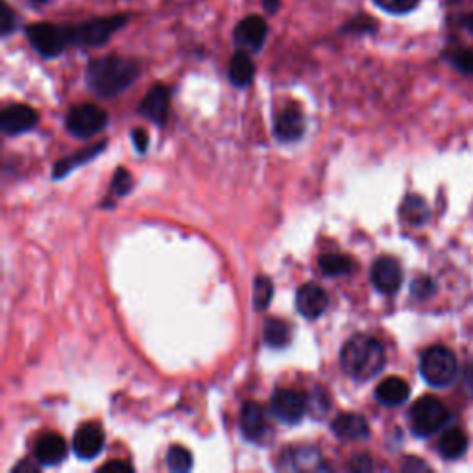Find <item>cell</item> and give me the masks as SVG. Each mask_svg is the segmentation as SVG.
Wrapping results in <instances>:
<instances>
[{
    "label": "cell",
    "instance_id": "1",
    "mask_svg": "<svg viewBox=\"0 0 473 473\" xmlns=\"http://www.w3.org/2000/svg\"><path fill=\"white\" fill-rule=\"evenodd\" d=\"M141 74L139 62L110 54L91 60L85 69L87 87L100 98H112L126 91Z\"/></svg>",
    "mask_w": 473,
    "mask_h": 473
},
{
    "label": "cell",
    "instance_id": "2",
    "mask_svg": "<svg viewBox=\"0 0 473 473\" xmlns=\"http://www.w3.org/2000/svg\"><path fill=\"white\" fill-rule=\"evenodd\" d=\"M340 366L350 378L357 381H368L383 370L385 350L372 337L355 335L344 344L340 351Z\"/></svg>",
    "mask_w": 473,
    "mask_h": 473
},
{
    "label": "cell",
    "instance_id": "3",
    "mask_svg": "<svg viewBox=\"0 0 473 473\" xmlns=\"http://www.w3.org/2000/svg\"><path fill=\"white\" fill-rule=\"evenodd\" d=\"M130 23V15L115 14L102 15L78 25H65V35L69 46L98 48L106 44L119 30Z\"/></svg>",
    "mask_w": 473,
    "mask_h": 473
},
{
    "label": "cell",
    "instance_id": "4",
    "mask_svg": "<svg viewBox=\"0 0 473 473\" xmlns=\"http://www.w3.org/2000/svg\"><path fill=\"white\" fill-rule=\"evenodd\" d=\"M409 422L416 437H431L449 422V410L439 398L424 396L410 407Z\"/></svg>",
    "mask_w": 473,
    "mask_h": 473
},
{
    "label": "cell",
    "instance_id": "5",
    "mask_svg": "<svg viewBox=\"0 0 473 473\" xmlns=\"http://www.w3.org/2000/svg\"><path fill=\"white\" fill-rule=\"evenodd\" d=\"M457 357L451 350L444 346L429 348L419 360V372L428 385L442 389L453 383L457 376Z\"/></svg>",
    "mask_w": 473,
    "mask_h": 473
},
{
    "label": "cell",
    "instance_id": "6",
    "mask_svg": "<svg viewBox=\"0 0 473 473\" xmlns=\"http://www.w3.org/2000/svg\"><path fill=\"white\" fill-rule=\"evenodd\" d=\"M25 35L32 48L44 60H54L69 48L65 25L34 23L25 26Z\"/></svg>",
    "mask_w": 473,
    "mask_h": 473
},
{
    "label": "cell",
    "instance_id": "7",
    "mask_svg": "<svg viewBox=\"0 0 473 473\" xmlns=\"http://www.w3.org/2000/svg\"><path fill=\"white\" fill-rule=\"evenodd\" d=\"M106 124L108 113L100 106H94V103H80V106H74L65 119L67 130L80 139L93 137L94 133L106 128Z\"/></svg>",
    "mask_w": 473,
    "mask_h": 473
},
{
    "label": "cell",
    "instance_id": "8",
    "mask_svg": "<svg viewBox=\"0 0 473 473\" xmlns=\"http://www.w3.org/2000/svg\"><path fill=\"white\" fill-rule=\"evenodd\" d=\"M267 37H269L267 19L255 14L241 19L233 28V43L237 44L239 50H244L248 54L250 52L251 54L261 52L267 43Z\"/></svg>",
    "mask_w": 473,
    "mask_h": 473
},
{
    "label": "cell",
    "instance_id": "9",
    "mask_svg": "<svg viewBox=\"0 0 473 473\" xmlns=\"http://www.w3.org/2000/svg\"><path fill=\"white\" fill-rule=\"evenodd\" d=\"M271 410L280 419V422H283L287 426H294L303 418V414L307 410V401H305L303 394L291 390V389H281V390L274 392V396L271 399Z\"/></svg>",
    "mask_w": 473,
    "mask_h": 473
},
{
    "label": "cell",
    "instance_id": "10",
    "mask_svg": "<svg viewBox=\"0 0 473 473\" xmlns=\"http://www.w3.org/2000/svg\"><path fill=\"white\" fill-rule=\"evenodd\" d=\"M171 112V91L169 87L153 85L139 103V113L155 124H165Z\"/></svg>",
    "mask_w": 473,
    "mask_h": 473
},
{
    "label": "cell",
    "instance_id": "11",
    "mask_svg": "<svg viewBox=\"0 0 473 473\" xmlns=\"http://www.w3.org/2000/svg\"><path fill=\"white\" fill-rule=\"evenodd\" d=\"M370 280L381 294H394L401 287L403 271L394 257H379L374 262Z\"/></svg>",
    "mask_w": 473,
    "mask_h": 473
},
{
    "label": "cell",
    "instance_id": "12",
    "mask_svg": "<svg viewBox=\"0 0 473 473\" xmlns=\"http://www.w3.org/2000/svg\"><path fill=\"white\" fill-rule=\"evenodd\" d=\"M328 305H330L328 292L319 285L305 283L296 292V307L301 317H305L309 320L322 317Z\"/></svg>",
    "mask_w": 473,
    "mask_h": 473
},
{
    "label": "cell",
    "instance_id": "13",
    "mask_svg": "<svg viewBox=\"0 0 473 473\" xmlns=\"http://www.w3.org/2000/svg\"><path fill=\"white\" fill-rule=\"evenodd\" d=\"M39 121V115L34 108L25 106V103H14L8 106L3 115H0V128L6 135H21L32 130Z\"/></svg>",
    "mask_w": 473,
    "mask_h": 473
},
{
    "label": "cell",
    "instance_id": "14",
    "mask_svg": "<svg viewBox=\"0 0 473 473\" xmlns=\"http://www.w3.org/2000/svg\"><path fill=\"white\" fill-rule=\"evenodd\" d=\"M103 431L100 429L98 424H84L73 440V451L78 458L82 460H91L94 457L100 455V451L103 449Z\"/></svg>",
    "mask_w": 473,
    "mask_h": 473
},
{
    "label": "cell",
    "instance_id": "15",
    "mask_svg": "<svg viewBox=\"0 0 473 473\" xmlns=\"http://www.w3.org/2000/svg\"><path fill=\"white\" fill-rule=\"evenodd\" d=\"M303 130H305V119H303L300 106H296V103L287 106L278 115L276 124H274V133L283 143L298 141L303 135Z\"/></svg>",
    "mask_w": 473,
    "mask_h": 473
},
{
    "label": "cell",
    "instance_id": "16",
    "mask_svg": "<svg viewBox=\"0 0 473 473\" xmlns=\"http://www.w3.org/2000/svg\"><path fill=\"white\" fill-rule=\"evenodd\" d=\"M267 419H265V409L259 403H246L241 410V433L246 440L257 442L267 435Z\"/></svg>",
    "mask_w": 473,
    "mask_h": 473
},
{
    "label": "cell",
    "instance_id": "17",
    "mask_svg": "<svg viewBox=\"0 0 473 473\" xmlns=\"http://www.w3.org/2000/svg\"><path fill=\"white\" fill-rule=\"evenodd\" d=\"M65 455H67V444L56 433L43 435L34 448V457L43 466H56L65 458Z\"/></svg>",
    "mask_w": 473,
    "mask_h": 473
},
{
    "label": "cell",
    "instance_id": "18",
    "mask_svg": "<svg viewBox=\"0 0 473 473\" xmlns=\"http://www.w3.org/2000/svg\"><path fill=\"white\" fill-rule=\"evenodd\" d=\"M331 429L335 437L342 440H360L370 437V429H368L366 419L359 414H340L333 419Z\"/></svg>",
    "mask_w": 473,
    "mask_h": 473
},
{
    "label": "cell",
    "instance_id": "19",
    "mask_svg": "<svg viewBox=\"0 0 473 473\" xmlns=\"http://www.w3.org/2000/svg\"><path fill=\"white\" fill-rule=\"evenodd\" d=\"M409 394H410V387L407 385V381L396 376L383 379L376 389L378 401L387 407H398L405 403L409 399Z\"/></svg>",
    "mask_w": 473,
    "mask_h": 473
},
{
    "label": "cell",
    "instance_id": "20",
    "mask_svg": "<svg viewBox=\"0 0 473 473\" xmlns=\"http://www.w3.org/2000/svg\"><path fill=\"white\" fill-rule=\"evenodd\" d=\"M230 82L235 87H248L253 78H255V64L251 62L250 54L244 50L235 52L230 62V71H228Z\"/></svg>",
    "mask_w": 473,
    "mask_h": 473
},
{
    "label": "cell",
    "instance_id": "21",
    "mask_svg": "<svg viewBox=\"0 0 473 473\" xmlns=\"http://www.w3.org/2000/svg\"><path fill=\"white\" fill-rule=\"evenodd\" d=\"M401 219L410 226H422L429 221V207L424 198L419 196H407L399 207Z\"/></svg>",
    "mask_w": 473,
    "mask_h": 473
},
{
    "label": "cell",
    "instance_id": "22",
    "mask_svg": "<svg viewBox=\"0 0 473 473\" xmlns=\"http://www.w3.org/2000/svg\"><path fill=\"white\" fill-rule=\"evenodd\" d=\"M466 449H468V437L460 429H457V428L448 429L440 437L439 451L444 458H458L460 455H464Z\"/></svg>",
    "mask_w": 473,
    "mask_h": 473
},
{
    "label": "cell",
    "instance_id": "23",
    "mask_svg": "<svg viewBox=\"0 0 473 473\" xmlns=\"http://www.w3.org/2000/svg\"><path fill=\"white\" fill-rule=\"evenodd\" d=\"M320 271L330 278L346 276L353 271V261L344 253H324L319 261Z\"/></svg>",
    "mask_w": 473,
    "mask_h": 473
},
{
    "label": "cell",
    "instance_id": "24",
    "mask_svg": "<svg viewBox=\"0 0 473 473\" xmlns=\"http://www.w3.org/2000/svg\"><path fill=\"white\" fill-rule=\"evenodd\" d=\"M292 339L291 326L280 319H271L265 324V344L271 348H285Z\"/></svg>",
    "mask_w": 473,
    "mask_h": 473
},
{
    "label": "cell",
    "instance_id": "25",
    "mask_svg": "<svg viewBox=\"0 0 473 473\" xmlns=\"http://www.w3.org/2000/svg\"><path fill=\"white\" fill-rule=\"evenodd\" d=\"M378 32V21L366 14H359L355 17H351L342 28L340 34L344 35H368V34H376Z\"/></svg>",
    "mask_w": 473,
    "mask_h": 473
},
{
    "label": "cell",
    "instance_id": "26",
    "mask_svg": "<svg viewBox=\"0 0 473 473\" xmlns=\"http://www.w3.org/2000/svg\"><path fill=\"white\" fill-rule=\"evenodd\" d=\"M103 146H106V143H100V144L93 146L91 150H85V152H82V153H78V155L69 157V160L58 162V165H56V169H54V178H62V176H65L67 172H71L76 165H80V163H87V162L91 160V157H94L96 153L102 152Z\"/></svg>",
    "mask_w": 473,
    "mask_h": 473
},
{
    "label": "cell",
    "instance_id": "27",
    "mask_svg": "<svg viewBox=\"0 0 473 473\" xmlns=\"http://www.w3.org/2000/svg\"><path fill=\"white\" fill-rule=\"evenodd\" d=\"M274 296V285L271 278L261 276L253 283V305L257 310H265Z\"/></svg>",
    "mask_w": 473,
    "mask_h": 473
},
{
    "label": "cell",
    "instance_id": "28",
    "mask_svg": "<svg viewBox=\"0 0 473 473\" xmlns=\"http://www.w3.org/2000/svg\"><path fill=\"white\" fill-rule=\"evenodd\" d=\"M167 464L176 473H185L192 468V457L183 446H172L167 453Z\"/></svg>",
    "mask_w": 473,
    "mask_h": 473
},
{
    "label": "cell",
    "instance_id": "29",
    "mask_svg": "<svg viewBox=\"0 0 473 473\" xmlns=\"http://www.w3.org/2000/svg\"><path fill=\"white\" fill-rule=\"evenodd\" d=\"M372 3L390 15H405L416 10L419 0H372Z\"/></svg>",
    "mask_w": 473,
    "mask_h": 473
},
{
    "label": "cell",
    "instance_id": "30",
    "mask_svg": "<svg viewBox=\"0 0 473 473\" xmlns=\"http://www.w3.org/2000/svg\"><path fill=\"white\" fill-rule=\"evenodd\" d=\"M17 30V14L6 0H0V35L8 39Z\"/></svg>",
    "mask_w": 473,
    "mask_h": 473
},
{
    "label": "cell",
    "instance_id": "31",
    "mask_svg": "<svg viewBox=\"0 0 473 473\" xmlns=\"http://www.w3.org/2000/svg\"><path fill=\"white\" fill-rule=\"evenodd\" d=\"M449 62L462 73L473 74V50H453Z\"/></svg>",
    "mask_w": 473,
    "mask_h": 473
},
{
    "label": "cell",
    "instance_id": "32",
    "mask_svg": "<svg viewBox=\"0 0 473 473\" xmlns=\"http://www.w3.org/2000/svg\"><path fill=\"white\" fill-rule=\"evenodd\" d=\"M410 291H412V294H414L416 298L426 300V298H431V296L435 294L437 285H435V281H433L431 278L422 276V278H416V280H414Z\"/></svg>",
    "mask_w": 473,
    "mask_h": 473
},
{
    "label": "cell",
    "instance_id": "33",
    "mask_svg": "<svg viewBox=\"0 0 473 473\" xmlns=\"http://www.w3.org/2000/svg\"><path fill=\"white\" fill-rule=\"evenodd\" d=\"M112 189L115 194L119 196H124L128 194V191L132 189V176L128 174L126 169H119L113 176V182H112Z\"/></svg>",
    "mask_w": 473,
    "mask_h": 473
},
{
    "label": "cell",
    "instance_id": "34",
    "mask_svg": "<svg viewBox=\"0 0 473 473\" xmlns=\"http://www.w3.org/2000/svg\"><path fill=\"white\" fill-rule=\"evenodd\" d=\"M132 469H133L132 464H128L124 460H110L100 468V471H132Z\"/></svg>",
    "mask_w": 473,
    "mask_h": 473
},
{
    "label": "cell",
    "instance_id": "35",
    "mask_svg": "<svg viewBox=\"0 0 473 473\" xmlns=\"http://www.w3.org/2000/svg\"><path fill=\"white\" fill-rule=\"evenodd\" d=\"M261 6L267 15H278L281 8V0H261Z\"/></svg>",
    "mask_w": 473,
    "mask_h": 473
},
{
    "label": "cell",
    "instance_id": "36",
    "mask_svg": "<svg viewBox=\"0 0 473 473\" xmlns=\"http://www.w3.org/2000/svg\"><path fill=\"white\" fill-rule=\"evenodd\" d=\"M133 143H135V146H137L139 152H144V150H146V144H148L146 133H144L143 130H135V132H133Z\"/></svg>",
    "mask_w": 473,
    "mask_h": 473
},
{
    "label": "cell",
    "instance_id": "37",
    "mask_svg": "<svg viewBox=\"0 0 473 473\" xmlns=\"http://www.w3.org/2000/svg\"><path fill=\"white\" fill-rule=\"evenodd\" d=\"M351 468H355V469H370L372 468V460L368 458V457H357L355 460H353V464H351Z\"/></svg>",
    "mask_w": 473,
    "mask_h": 473
},
{
    "label": "cell",
    "instance_id": "38",
    "mask_svg": "<svg viewBox=\"0 0 473 473\" xmlns=\"http://www.w3.org/2000/svg\"><path fill=\"white\" fill-rule=\"evenodd\" d=\"M37 469H39V468H37V466H34L30 460H23L19 466H15V468H14V471H15V473H21V471H37Z\"/></svg>",
    "mask_w": 473,
    "mask_h": 473
},
{
    "label": "cell",
    "instance_id": "39",
    "mask_svg": "<svg viewBox=\"0 0 473 473\" xmlns=\"http://www.w3.org/2000/svg\"><path fill=\"white\" fill-rule=\"evenodd\" d=\"M28 5H32V6H35V8H41V6H46L50 0H26Z\"/></svg>",
    "mask_w": 473,
    "mask_h": 473
},
{
    "label": "cell",
    "instance_id": "40",
    "mask_svg": "<svg viewBox=\"0 0 473 473\" xmlns=\"http://www.w3.org/2000/svg\"><path fill=\"white\" fill-rule=\"evenodd\" d=\"M464 26L473 34V14H469L468 17H466V21H464Z\"/></svg>",
    "mask_w": 473,
    "mask_h": 473
}]
</instances>
